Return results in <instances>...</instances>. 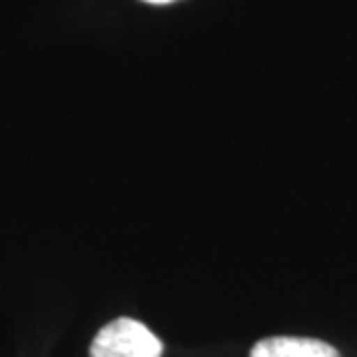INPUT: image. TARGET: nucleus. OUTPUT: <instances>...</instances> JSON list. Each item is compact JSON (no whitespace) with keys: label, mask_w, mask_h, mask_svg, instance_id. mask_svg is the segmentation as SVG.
Listing matches in <instances>:
<instances>
[{"label":"nucleus","mask_w":357,"mask_h":357,"mask_svg":"<svg viewBox=\"0 0 357 357\" xmlns=\"http://www.w3.org/2000/svg\"><path fill=\"white\" fill-rule=\"evenodd\" d=\"M251 357H341L337 348L309 337H269L253 346Z\"/></svg>","instance_id":"f03ea898"},{"label":"nucleus","mask_w":357,"mask_h":357,"mask_svg":"<svg viewBox=\"0 0 357 357\" xmlns=\"http://www.w3.org/2000/svg\"><path fill=\"white\" fill-rule=\"evenodd\" d=\"M91 357H162V344L139 320L116 318L96 334Z\"/></svg>","instance_id":"f257e3e1"},{"label":"nucleus","mask_w":357,"mask_h":357,"mask_svg":"<svg viewBox=\"0 0 357 357\" xmlns=\"http://www.w3.org/2000/svg\"><path fill=\"white\" fill-rule=\"evenodd\" d=\"M144 3H151V5H167V3H174V0H144Z\"/></svg>","instance_id":"7ed1b4c3"}]
</instances>
